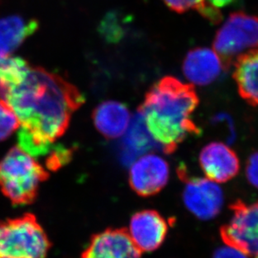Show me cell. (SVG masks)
<instances>
[{
  "instance_id": "6da1fadb",
  "label": "cell",
  "mask_w": 258,
  "mask_h": 258,
  "mask_svg": "<svg viewBox=\"0 0 258 258\" xmlns=\"http://www.w3.org/2000/svg\"><path fill=\"white\" fill-rule=\"evenodd\" d=\"M0 99L20 120L18 137L36 143L55 142L85 102L72 84L57 74L33 67L22 58L0 79Z\"/></svg>"
},
{
  "instance_id": "7a4b0ae2",
  "label": "cell",
  "mask_w": 258,
  "mask_h": 258,
  "mask_svg": "<svg viewBox=\"0 0 258 258\" xmlns=\"http://www.w3.org/2000/svg\"><path fill=\"white\" fill-rule=\"evenodd\" d=\"M198 105L192 86L166 76L149 90L140 111L154 142L163 151L171 152L198 132L192 119Z\"/></svg>"
},
{
  "instance_id": "3957f363",
  "label": "cell",
  "mask_w": 258,
  "mask_h": 258,
  "mask_svg": "<svg viewBox=\"0 0 258 258\" xmlns=\"http://www.w3.org/2000/svg\"><path fill=\"white\" fill-rule=\"evenodd\" d=\"M47 177L44 166L19 146L0 161V189L14 204L31 203Z\"/></svg>"
},
{
  "instance_id": "277c9868",
  "label": "cell",
  "mask_w": 258,
  "mask_h": 258,
  "mask_svg": "<svg viewBox=\"0 0 258 258\" xmlns=\"http://www.w3.org/2000/svg\"><path fill=\"white\" fill-rule=\"evenodd\" d=\"M49 247L45 231L33 215L0 222V258H44Z\"/></svg>"
},
{
  "instance_id": "5b68a950",
  "label": "cell",
  "mask_w": 258,
  "mask_h": 258,
  "mask_svg": "<svg viewBox=\"0 0 258 258\" xmlns=\"http://www.w3.org/2000/svg\"><path fill=\"white\" fill-rule=\"evenodd\" d=\"M213 44L225 67L229 66L232 59L243 52L257 48L258 17L234 13L220 28Z\"/></svg>"
},
{
  "instance_id": "8992f818",
  "label": "cell",
  "mask_w": 258,
  "mask_h": 258,
  "mask_svg": "<svg viewBox=\"0 0 258 258\" xmlns=\"http://www.w3.org/2000/svg\"><path fill=\"white\" fill-rule=\"evenodd\" d=\"M231 218L222 227L225 243L245 251L249 256L258 255V202H237L232 207Z\"/></svg>"
},
{
  "instance_id": "52a82bcc",
  "label": "cell",
  "mask_w": 258,
  "mask_h": 258,
  "mask_svg": "<svg viewBox=\"0 0 258 258\" xmlns=\"http://www.w3.org/2000/svg\"><path fill=\"white\" fill-rule=\"evenodd\" d=\"M170 167L165 159L155 152L143 154L132 161L129 180L140 196L150 197L162 190L168 182Z\"/></svg>"
},
{
  "instance_id": "ba28073f",
  "label": "cell",
  "mask_w": 258,
  "mask_h": 258,
  "mask_svg": "<svg viewBox=\"0 0 258 258\" xmlns=\"http://www.w3.org/2000/svg\"><path fill=\"white\" fill-rule=\"evenodd\" d=\"M183 202L189 212L198 219H213L224 204V194L219 183L208 178H192L186 180L183 190Z\"/></svg>"
},
{
  "instance_id": "9c48e42d",
  "label": "cell",
  "mask_w": 258,
  "mask_h": 258,
  "mask_svg": "<svg viewBox=\"0 0 258 258\" xmlns=\"http://www.w3.org/2000/svg\"><path fill=\"white\" fill-rule=\"evenodd\" d=\"M168 223L160 213L152 210L137 212L132 217L127 233L142 251H153L163 243L168 232Z\"/></svg>"
},
{
  "instance_id": "30bf717a",
  "label": "cell",
  "mask_w": 258,
  "mask_h": 258,
  "mask_svg": "<svg viewBox=\"0 0 258 258\" xmlns=\"http://www.w3.org/2000/svg\"><path fill=\"white\" fill-rule=\"evenodd\" d=\"M199 161L206 176L217 183L231 180L240 169L236 154L222 142H212L205 146L201 151Z\"/></svg>"
},
{
  "instance_id": "8fae6325",
  "label": "cell",
  "mask_w": 258,
  "mask_h": 258,
  "mask_svg": "<svg viewBox=\"0 0 258 258\" xmlns=\"http://www.w3.org/2000/svg\"><path fill=\"white\" fill-rule=\"evenodd\" d=\"M126 231L110 229L93 236L81 258H141Z\"/></svg>"
},
{
  "instance_id": "7c38bea8",
  "label": "cell",
  "mask_w": 258,
  "mask_h": 258,
  "mask_svg": "<svg viewBox=\"0 0 258 258\" xmlns=\"http://www.w3.org/2000/svg\"><path fill=\"white\" fill-rule=\"evenodd\" d=\"M219 55L208 48L190 50L183 63L185 77L198 86H207L219 78L225 70Z\"/></svg>"
},
{
  "instance_id": "4fadbf2b",
  "label": "cell",
  "mask_w": 258,
  "mask_h": 258,
  "mask_svg": "<svg viewBox=\"0 0 258 258\" xmlns=\"http://www.w3.org/2000/svg\"><path fill=\"white\" fill-rule=\"evenodd\" d=\"M93 120L100 134L108 139H118L126 132L132 116L126 105L115 100H107L95 108Z\"/></svg>"
},
{
  "instance_id": "5bb4252c",
  "label": "cell",
  "mask_w": 258,
  "mask_h": 258,
  "mask_svg": "<svg viewBox=\"0 0 258 258\" xmlns=\"http://www.w3.org/2000/svg\"><path fill=\"white\" fill-rule=\"evenodd\" d=\"M38 28L36 20L15 15L0 18V60L10 57Z\"/></svg>"
},
{
  "instance_id": "9a60e30c",
  "label": "cell",
  "mask_w": 258,
  "mask_h": 258,
  "mask_svg": "<svg viewBox=\"0 0 258 258\" xmlns=\"http://www.w3.org/2000/svg\"><path fill=\"white\" fill-rule=\"evenodd\" d=\"M234 78L241 97L258 106V50H251L237 58Z\"/></svg>"
},
{
  "instance_id": "2e32d148",
  "label": "cell",
  "mask_w": 258,
  "mask_h": 258,
  "mask_svg": "<svg viewBox=\"0 0 258 258\" xmlns=\"http://www.w3.org/2000/svg\"><path fill=\"white\" fill-rule=\"evenodd\" d=\"M123 138L121 147L122 160L132 161L143 154L149 152L154 142L144 121L141 111L135 115Z\"/></svg>"
},
{
  "instance_id": "e0dca14e",
  "label": "cell",
  "mask_w": 258,
  "mask_h": 258,
  "mask_svg": "<svg viewBox=\"0 0 258 258\" xmlns=\"http://www.w3.org/2000/svg\"><path fill=\"white\" fill-rule=\"evenodd\" d=\"M164 3L173 11L183 13L190 10H198L207 20L218 22L221 15L218 10L212 7L206 0H163Z\"/></svg>"
},
{
  "instance_id": "ac0fdd59",
  "label": "cell",
  "mask_w": 258,
  "mask_h": 258,
  "mask_svg": "<svg viewBox=\"0 0 258 258\" xmlns=\"http://www.w3.org/2000/svg\"><path fill=\"white\" fill-rule=\"evenodd\" d=\"M20 120L5 100L0 99V142L7 140L20 128Z\"/></svg>"
},
{
  "instance_id": "d6986e66",
  "label": "cell",
  "mask_w": 258,
  "mask_h": 258,
  "mask_svg": "<svg viewBox=\"0 0 258 258\" xmlns=\"http://www.w3.org/2000/svg\"><path fill=\"white\" fill-rule=\"evenodd\" d=\"M213 258H249V255L236 246L225 243L215 251Z\"/></svg>"
},
{
  "instance_id": "ffe728a7",
  "label": "cell",
  "mask_w": 258,
  "mask_h": 258,
  "mask_svg": "<svg viewBox=\"0 0 258 258\" xmlns=\"http://www.w3.org/2000/svg\"><path fill=\"white\" fill-rule=\"evenodd\" d=\"M246 173L249 182L258 189V152L252 154L249 158Z\"/></svg>"
},
{
  "instance_id": "44dd1931",
  "label": "cell",
  "mask_w": 258,
  "mask_h": 258,
  "mask_svg": "<svg viewBox=\"0 0 258 258\" xmlns=\"http://www.w3.org/2000/svg\"><path fill=\"white\" fill-rule=\"evenodd\" d=\"M238 0H207V3L211 6L217 9V8H224L232 5Z\"/></svg>"
},
{
  "instance_id": "7402d4cb",
  "label": "cell",
  "mask_w": 258,
  "mask_h": 258,
  "mask_svg": "<svg viewBox=\"0 0 258 258\" xmlns=\"http://www.w3.org/2000/svg\"><path fill=\"white\" fill-rule=\"evenodd\" d=\"M256 257H257V258H258V255H257V256H256Z\"/></svg>"
}]
</instances>
